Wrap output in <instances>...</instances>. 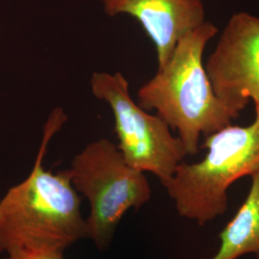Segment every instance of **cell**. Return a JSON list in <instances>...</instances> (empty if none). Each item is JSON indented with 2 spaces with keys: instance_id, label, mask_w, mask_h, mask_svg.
<instances>
[{
  "instance_id": "obj_1",
  "label": "cell",
  "mask_w": 259,
  "mask_h": 259,
  "mask_svg": "<svg viewBox=\"0 0 259 259\" xmlns=\"http://www.w3.org/2000/svg\"><path fill=\"white\" fill-rule=\"evenodd\" d=\"M66 119L61 108L51 112L30 174L0 200V254L17 250L65 252L88 238L82 199L68 170L53 173L44 166L47 146Z\"/></svg>"
},
{
  "instance_id": "obj_3",
  "label": "cell",
  "mask_w": 259,
  "mask_h": 259,
  "mask_svg": "<svg viewBox=\"0 0 259 259\" xmlns=\"http://www.w3.org/2000/svg\"><path fill=\"white\" fill-rule=\"evenodd\" d=\"M203 159L182 162L163 185L180 216L203 227L228 210V191L259 171V112L248 126H232L204 137Z\"/></svg>"
},
{
  "instance_id": "obj_2",
  "label": "cell",
  "mask_w": 259,
  "mask_h": 259,
  "mask_svg": "<svg viewBox=\"0 0 259 259\" xmlns=\"http://www.w3.org/2000/svg\"><path fill=\"white\" fill-rule=\"evenodd\" d=\"M218 29L205 21L185 34L166 65L138 93L139 106L157 111L170 129L178 132L187 155L200 150V139L232 124V111L218 98L205 71L203 56Z\"/></svg>"
},
{
  "instance_id": "obj_7",
  "label": "cell",
  "mask_w": 259,
  "mask_h": 259,
  "mask_svg": "<svg viewBox=\"0 0 259 259\" xmlns=\"http://www.w3.org/2000/svg\"><path fill=\"white\" fill-rule=\"evenodd\" d=\"M110 17L137 19L156 47L157 69L166 65L178 41L205 22L202 0H102Z\"/></svg>"
},
{
  "instance_id": "obj_8",
  "label": "cell",
  "mask_w": 259,
  "mask_h": 259,
  "mask_svg": "<svg viewBox=\"0 0 259 259\" xmlns=\"http://www.w3.org/2000/svg\"><path fill=\"white\" fill-rule=\"evenodd\" d=\"M250 178L248 196L219 234V249L211 257L203 259H239L246 254L259 259V171Z\"/></svg>"
},
{
  "instance_id": "obj_9",
  "label": "cell",
  "mask_w": 259,
  "mask_h": 259,
  "mask_svg": "<svg viewBox=\"0 0 259 259\" xmlns=\"http://www.w3.org/2000/svg\"><path fill=\"white\" fill-rule=\"evenodd\" d=\"M4 259H65V256L62 251L17 250L6 253Z\"/></svg>"
},
{
  "instance_id": "obj_4",
  "label": "cell",
  "mask_w": 259,
  "mask_h": 259,
  "mask_svg": "<svg viewBox=\"0 0 259 259\" xmlns=\"http://www.w3.org/2000/svg\"><path fill=\"white\" fill-rule=\"evenodd\" d=\"M76 191L91 205L85 219L88 238L100 251L111 246L123 215L139 209L151 199L144 172L130 166L117 145L101 139L88 144L67 169Z\"/></svg>"
},
{
  "instance_id": "obj_6",
  "label": "cell",
  "mask_w": 259,
  "mask_h": 259,
  "mask_svg": "<svg viewBox=\"0 0 259 259\" xmlns=\"http://www.w3.org/2000/svg\"><path fill=\"white\" fill-rule=\"evenodd\" d=\"M204 67L214 93L235 119L250 100L259 112V18L234 14Z\"/></svg>"
},
{
  "instance_id": "obj_5",
  "label": "cell",
  "mask_w": 259,
  "mask_h": 259,
  "mask_svg": "<svg viewBox=\"0 0 259 259\" xmlns=\"http://www.w3.org/2000/svg\"><path fill=\"white\" fill-rule=\"evenodd\" d=\"M91 87L93 95L111 107L117 147L126 162L165 185L187 156L182 140L172 135L165 121L135 103L129 82L120 72H95Z\"/></svg>"
}]
</instances>
